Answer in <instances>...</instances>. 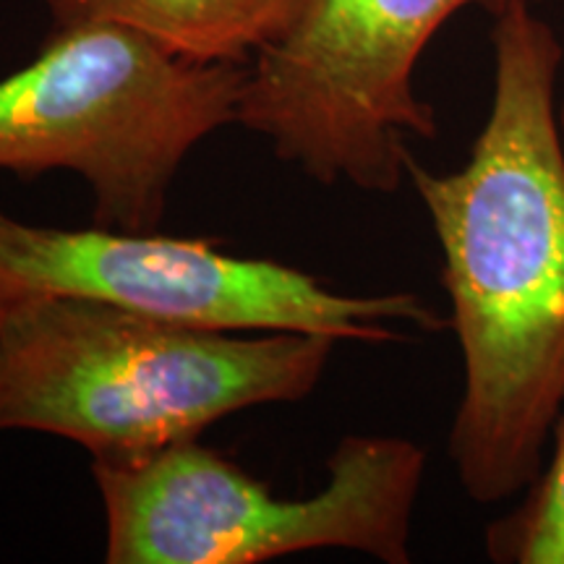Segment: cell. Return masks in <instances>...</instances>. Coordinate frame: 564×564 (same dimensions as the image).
<instances>
[{"mask_svg": "<svg viewBox=\"0 0 564 564\" xmlns=\"http://www.w3.org/2000/svg\"><path fill=\"white\" fill-rule=\"evenodd\" d=\"M518 3L539 0H306L246 68L236 123L322 186L394 194L411 139L440 133L415 89L426 45L463 9Z\"/></svg>", "mask_w": 564, "mask_h": 564, "instance_id": "obj_6", "label": "cell"}, {"mask_svg": "<svg viewBox=\"0 0 564 564\" xmlns=\"http://www.w3.org/2000/svg\"><path fill=\"white\" fill-rule=\"evenodd\" d=\"M494 89L463 167L408 158V181L442 251L463 394L449 460L474 502L539 478L564 413V144L556 123L562 45L533 6L494 17Z\"/></svg>", "mask_w": 564, "mask_h": 564, "instance_id": "obj_1", "label": "cell"}, {"mask_svg": "<svg viewBox=\"0 0 564 564\" xmlns=\"http://www.w3.org/2000/svg\"><path fill=\"white\" fill-rule=\"evenodd\" d=\"M556 123H560V137H562V144H564V100L556 105Z\"/></svg>", "mask_w": 564, "mask_h": 564, "instance_id": "obj_9", "label": "cell"}, {"mask_svg": "<svg viewBox=\"0 0 564 564\" xmlns=\"http://www.w3.org/2000/svg\"><path fill=\"white\" fill-rule=\"evenodd\" d=\"M40 299L95 301L236 333H308L400 343L449 319L415 293H343L278 259L238 257L209 238L105 225L51 228L0 207V312Z\"/></svg>", "mask_w": 564, "mask_h": 564, "instance_id": "obj_5", "label": "cell"}, {"mask_svg": "<svg viewBox=\"0 0 564 564\" xmlns=\"http://www.w3.org/2000/svg\"><path fill=\"white\" fill-rule=\"evenodd\" d=\"M423 474L421 444L387 434L343 436L308 497H278L202 440L91 460L108 564H259L319 549L408 564Z\"/></svg>", "mask_w": 564, "mask_h": 564, "instance_id": "obj_4", "label": "cell"}, {"mask_svg": "<svg viewBox=\"0 0 564 564\" xmlns=\"http://www.w3.org/2000/svg\"><path fill=\"white\" fill-rule=\"evenodd\" d=\"M337 345L95 301H26L0 312V434L61 436L91 460L144 457L251 408L301 403Z\"/></svg>", "mask_w": 564, "mask_h": 564, "instance_id": "obj_2", "label": "cell"}, {"mask_svg": "<svg viewBox=\"0 0 564 564\" xmlns=\"http://www.w3.org/2000/svg\"><path fill=\"white\" fill-rule=\"evenodd\" d=\"M246 68L181 58L123 26H55L0 79V171L76 173L97 225L158 232L194 147L236 123Z\"/></svg>", "mask_w": 564, "mask_h": 564, "instance_id": "obj_3", "label": "cell"}, {"mask_svg": "<svg viewBox=\"0 0 564 564\" xmlns=\"http://www.w3.org/2000/svg\"><path fill=\"white\" fill-rule=\"evenodd\" d=\"M552 455L523 499L486 528V554L499 564H564V413Z\"/></svg>", "mask_w": 564, "mask_h": 564, "instance_id": "obj_8", "label": "cell"}, {"mask_svg": "<svg viewBox=\"0 0 564 564\" xmlns=\"http://www.w3.org/2000/svg\"><path fill=\"white\" fill-rule=\"evenodd\" d=\"M55 26L112 24L181 58L251 63L299 17L306 0H42Z\"/></svg>", "mask_w": 564, "mask_h": 564, "instance_id": "obj_7", "label": "cell"}]
</instances>
